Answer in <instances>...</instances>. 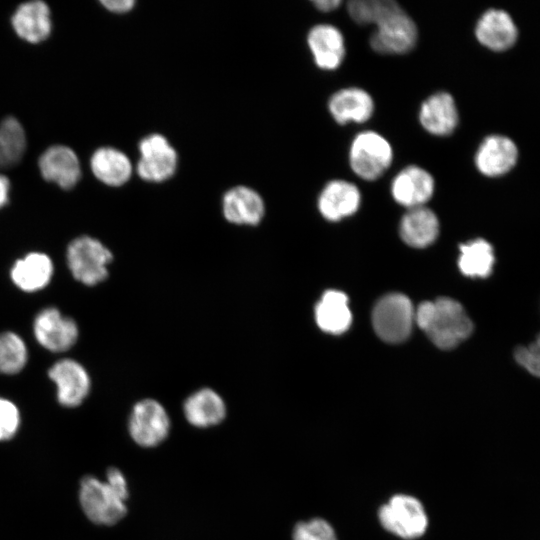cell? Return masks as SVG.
<instances>
[{
	"instance_id": "6da1fadb",
	"label": "cell",
	"mask_w": 540,
	"mask_h": 540,
	"mask_svg": "<svg viewBox=\"0 0 540 540\" xmlns=\"http://www.w3.org/2000/svg\"><path fill=\"white\" fill-rule=\"evenodd\" d=\"M415 321L441 349L456 347L473 330V323L463 306L447 297L421 303L415 311Z\"/></svg>"
},
{
	"instance_id": "7a4b0ae2",
	"label": "cell",
	"mask_w": 540,
	"mask_h": 540,
	"mask_svg": "<svg viewBox=\"0 0 540 540\" xmlns=\"http://www.w3.org/2000/svg\"><path fill=\"white\" fill-rule=\"evenodd\" d=\"M393 154L392 145L383 135L365 130L353 138L348 151V162L359 178L375 181L389 169Z\"/></svg>"
},
{
	"instance_id": "3957f363",
	"label": "cell",
	"mask_w": 540,
	"mask_h": 540,
	"mask_svg": "<svg viewBox=\"0 0 540 540\" xmlns=\"http://www.w3.org/2000/svg\"><path fill=\"white\" fill-rule=\"evenodd\" d=\"M66 259L68 268L77 281L94 286L107 278L112 253L98 239L80 236L68 245Z\"/></svg>"
},
{
	"instance_id": "277c9868",
	"label": "cell",
	"mask_w": 540,
	"mask_h": 540,
	"mask_svg": "<svg viewBox=\"0 0 540 540\" xmlns=\"http://www.w3.org/2000/svg\"><path fill=\"white\" fill-rule=\"evenodd\" d=\"M79 500L87 518L98 525H114L127 514L126 501L106 481L94 476L81 480Z\"/></svg>"
},
{
	"instance_id": "5b68a950",
	"label": "cell",
	"mask_w": 540,
	"mask_h": 540,
	"mask_svg": "<svg viewBox=\"0 0 540 540\" xmlns=\"http://www.w3.org/2000/svg\"><path fill=\"white\" fill-rule=\"evenodd\" d=\"M375 26L369 44L379 54H406L416 46L417 25L401 6L384 16Z\"/></svg>"
},
{
	"instance_id": "8992f818",
	"label": "cell",
	"mask_w": 540,
	"mask_h": 540,
	"mask_svg": "<svg viewBox=\"0 0 540 540\" xmlns=\"http://www.w3.org/2000/svg\"><path fill=\"white\" fill-rule=\"evenodd\" d=\"M414 320L415 311L411 301L399 293L382 297L372 313L376 334L389 343L404 341L411 332Z\"/></svg>"
},
{
	"instance_id": "52a82bcc",
	"label": "cell",
	"mask_w": 540,
	"mask_h": 540,
	"mask_svg": "<svg viewBox=\"0 0 540 540\" xmlns=\"http://www.w3.org/2000/svg\"><path fill=\"white\" fill-rule=\"evenodd\" d=\"M378 515L386 530L404 539L422 536L428 525L423 505L409 495H394L382 505Z\"/></svg>"
},
{
	"instance_id": "ba28073f",
	"label": "cell",
	"mask_w": 540,
	"mask_h": 540,
	"mask_svg": "<svg viewBox=\"0 0 540 540\" xmlns=\"http://www.w3.org/2000/svg\"><path fill=\"white\" fill-rule=\"evenodd\" d=\"M128 430L133 441L139 446L155 447L169 434V416L158 401L141 400L134 405L130 413Z\"/></svg>"
},
{
	"instance_id": "9c48e42d",
	"label": "cell",
	"mask_w": 540,
	"mask_h": 540,
	"mask_svg": "<svg viewBox=\"0 0 540 540\" xmlns=\"http://www.w3.org/2000/svg\"><path fill=\"white\" fill-rule=\"evenodd\" d=\"M33 333L37 342L51 352L69 350L79 336L76 322L55 307H47L36 315Z\"/></svg>"
},
{
	"instance_id": "30bf717a",
	"label": "cell",
	"mask_w": 540,
	"mask_h": 540,
	"mask_svg": "<svg viewBox=\"0 0 540 540\" xmlns=\"http://www.w3.org/2000/svg\"><path fill=\"white\" fill-rule=\"evenodd\" d=\"M57 389L58 402L68 408L79 406L88 396L91 381L87 370L78 361L60 359L48 371Z\"/></svg>"
},
{
	"instance_id": "8fae6325",
	"label": "cell",
	"mask_w": 540,
	"mask_h": 540,
	"mask_svg": "<svg viewBox=\"0 0 540 540\" xmlns=\"http://www.w3.org/2000/svg\"><path fill=\"white\" fill-rule=\"evenodd\" d=\"M141 157L137 171L147 181L159 182L175 172L177 154L168 140L160 134H152L139 143Z\"/></svg>"
},
{
	"instance_id": "7c38bea8",
	"label": "cell",
	"mask_w": 540,
	"mask_h": 540,
	"mask_svg": "<svg viewBox=\"0 0 540 540\" xmlns=\"http://www.w3.org/2000/svg\"><path fill=\"white\" fill-rule=\"evenodd\" d=\"M435 180L432 174L418 165H408L392 179L393 199L408 209L422 207L433 196Z\"/></svg>"
},
{
	"instance_id": "4fadbf2b",
	"label": "cell",
	"mask_w": 540,
	"mask_h": 540,
	"mask_svg": "<svg viewBox=\"0 0 540 540\" xmlns=\"http://www.w3.org/2000/svg\"><path fill=\"white\" fill-rule=\"evenodd\" d=\"M418 119L422 128L433 136L451 135L459 123V112L453 96L446 91L431 94L421 103Z\"/></svg>"
},
{
	"instance_id": "5bb4252c",
	"label": "cell",
	"mask_w": 540,
	"mask_h": 540,
	"mask_svg": "<svg viewBox=\"0 0 540 540\" xmlns=\"http://www.w3.org/2000/svg\"><path fill=\"white\" fill-rule=\"evenodd\" d=\"M307 44L316 66L325 71L336 70L346 55L345 38L334 25L320 23L308 32Z\"/></svg>"
},
{
	"instance_id": "9a60e30c",
	"label": "cell",
	"mask_w": 540,
	"mask_h": 540,
	"mask_svg": "<svg viewBox=\"0 0 540 540\" xmlns=\"http://www.w3.org/2000/svg\"><path fill=\"white\" fill-rule=\"evenodd\" d=\"M39 170L42 177L68 190L73 188L81 177L80 162L76 153L65 145H52L39 157Z\"/></svg>"
},
{
	"instance_id": "2e32d148",
	"label": "cell",
	"mask_w": 540,
	"mask_h": 540,
	"mask_svg": "<svg viewBox=\"0 0 540 540\" xmlns=\"http://www.w3.org/2000/svg\"><path fill=\"white\" fill-rule=\"evenodd\" d=\"M327 106L334 121L340 125L365 123L375 110L372 96L359 87L339 89L330 96Z\"/></svg>"
},
{
	"instance_id": "e0dca14e",
	"label": "cell",
	"mask_w": 540,
	"mask_h": 540,
	"mask_svg": "<svg viewBox=\"0 0 540 540\" xmlns=\"http://www.w3.org/2000/svg\"><path fill=\"white\" fill-rule=\"evenodd\" d=\"M360 204L359 188L354 183L343 179L327 182L317 200L319 212L329 221H339L353 215Z\"/></svg>"
},
{
	"instance_id": "ac0fdd59",
	"label": "cell",
	"mask_w": 540,
	"mask_h": 540,
	"mask_svg": "<svg viewBox=\"0 0 540 540\" xmlns=\"http://www.w3.org/2000/svg\"><path fill=\"white\" fill-rule=\"evenodd\" d=\"M517 158L518 150L511 139L501 135H491L479 145L474 162L481 174L496 177L510 171Z\"/></svg>"
},
{
	"instance_id": "d6986e66",
	"label": "cell",
	"mask_w": 540,
	"mask_h": 540,
	"mask_svg": "<svg viewBox=\"0 0 540 540\" xmlns=\"http://www.w3.org/2000/svg\"><path fill=\"white\" fill-rule=\"evenodd\" d=\"M11 24L23 40L30 43L44 41L52 28L49 6L40 0L22 3L12 15Z\"/></svg>"
},
{
	"instance_id": "ffe728a7",
	"label": "cell",
	"mask_w": 540,
	"mask_h": 540,
	"mask_svg": "<svg viewBox=\"0 0 540 540\" xmlns=\"http://www.w3.org/2000/svg\"><path fill=\"white\" fill-rule=\"evenodd\" d=\"M53 272V262L47 254L30 252L15 261L10 270V277L20 290L33 293L49 284Z\"/></svg>"
},
{
	"instance_id": "44dd1931",
	"label": "cell",
	"mask_w": 540,
	"mask_h": 540,
	"mask_svg": "<svg viewBox=\"0 0 540 540\" xmlns=\"http://www.w3.org/2000/svg\"><path fill=\"white\" fill-rule=\"evenodd\" d=\"M475 36L483 46L494 51H503L516 41L517 29L508 13L489 9L479 18Z\"/></svg>"
},
{
	"instance_id": "7402d4cb",
	"label": "cell",
	"mask_w": 540,
	"mask_h": 540,
	"mask_svg": "<svg viewBox=\"0 0 540 540\" xmlns=\"http://www.w3.org/2000/svg\"><path fill=\"white\" fill-rule=\"evenodd\" d=\"M439 220L429 208L422 206L408 209L399 225V234L409 246L424 248L432 244L439 234Z\"/></svg>"
},
{
	"instance_id": "603a6c76",
	"label": "cell",
	"mask_w": 540,
	"mask_h": 540,
	"mask_svg": "<svg viewBox=\"0 0 540 540\" xmlns=\"http://www.w3.org/2000/svg\"><path fill=\"white\" fill-rule=\"evenodd\" d=\"M223 213L231 223L256 225L264 215V202L256 191L237 186L224 195Z\"/></svg>"
},
{
	"instance_id": "cb8c5ba5",
	"label": "cell",
	"mask_w": 540,
	"mask_h": 540,
	"mask_svg": "<svg viewBox=\"0 0 540 540\" xmlns=\"http://www.w3.org/2000/svg\"><path fill=\"white\" fill-rule=\"evenodd\" d=\"M183 410L187 421L198 428L217 425L226 415L223 399L209 388H203L191 394L186 399Z\"/></svg>"
},
{
	"instance_id": "d4e9b609",
	"label": "cell",
	"mask_w": 540,
	"mask_h": 540,
	"mask_svg": "<svg viewBox=\"0 0 540 540\" xmlns=\"http://www.w3.org/2000/svg\"><path fill=\"white\" fill-rule=\"evenodd\" d=\"M318 326L325 332L341 334L352 321L347 296L339 291H327L315 308Z\"/></svg>"
},
{
	"instance_id": "484cf974",
	"label": "cell",
	"mask_w": 540,
	"mask_h": 540,
	"mask_svg": "<svg viewBox=\"0 0 540 540\" xmlns=\"http://www.w3.org/2000/svg\"><path fill=\"white\" fill-rule=\"evenodd\" d=\"M90 165L96 178L110 186L124 184L132 172L128 157L123 152L111 147L97 149L91 157Z\"/></svg>"
},
{
	"instance_id": "4316f807",
	"label": "cell",
	"mask_w": 540,
	"mask_h": 540,
	"mask_svg": "<svg viewBox=\"0 0 540 540\" xmlns=\"http://www.w3.org/2000/svg\"><path fill=\"white\" fill-rule=\"evenodd\" d=\"M495 263L493 247L484 239H475L460 246L458 265L471 278L488 277Z\"/></svg>"
},
{
	"instance_id": "83f0119b",
	"label": "cell",
	"mask_w": 540,
	"mask_h": 540,
	"mask_svg": "<svg viewBox=\"0 0 540 540\" xmlns=\"http://www.w3.org/2000/svg\"><path fill=\"white\" fill-rule=\"evenodd\" d=\"M26 149V134L22 124L12 116L0 122V168L16 165Z\"/></svg>"
},
{
	"instance_id": "f1b7e54d",
	"label": "cell",
	"mask_w": 540,
	"mask_h": 540,
	"mask_svg": "<svg viewBox=\"0 0 540 540\" xmlns=\"http://www.w3.org/2000/svg\"><path fill=\"white\" fill-rule=\"evenodd\" d=\"M28 350L24 340L15 332L0 333V374L13 375L25 367Z\"/></svg>"
},
{
	"instance_id": "f546056e",
	"label": "cell",
	"mask_w": 540,
	"mask_h": 540,
	"mask_svg": "<svg viewBox=\"0 0 540 540\" xmlns=\"http://www.w3.org/2000/svg\"><path fill=\"white\" fill-rule=\"evenodd\" d=\"M399 6L400 4L393 0H352L347 3V11L355 23L375 25Z\"/></svg>"
},
{
	"instance_id": "4dcf8cb0",
	"label": "cell",
	"mask_w": 540,
	"mask_h": 540,
	"mask_svg": "<svg viewBox=\"0 0 540 540\" xmlns=\"http://www.w3.org/2000/svg\"><path fill=\"white\" fill-rule=\"evenodd\" d=\"M293 540H337V538L331 525L317 518L298 523L293 531Z\"/></svg>"
},
{
	"instance_id": "1f68e13d",
	"label": "cell",
	"mask_w": 540,
	"mask_h": 540,
	"mask_svg": "<svg viewBox=\"0 0 540 540\" xmlns=\"http://www.w3.org/2000/svg\"><path fill=\"white\" fill-rule=\"evenodd\" d=\"M20 425V413L10 400L0 397V441L11 439Z\"/></svg>"
},
{
	"instance_id": "d6a6232c",
	"label": "cell",
	"mask_w": 540,
	"mask_h": 540,
	"mask_svg": "<svg viewBox=\"0 0 540 540\" xmlns=\"http://www.w3.org/2000/svg\"><path fill=\"white\" fill-rule=\"evenodd\" d=\"M514 358L530 374L540 378V334L529 346L517 347Z\"/></svg>"
},
{
	"instance_id": "836d02e7",
	"label": "cell",
	"mask_w": 540,
	"mask_h": 540,
	"mask_svg": "<svg viewBox=\"0 0 540 540\" xmlns=\"http://www.w3.org/2000/svg\"><path fill=\"white\" fill-rule=\"evenodd\" d=\"M106 482L126 501L129 496L128 485L123 473L114 467L107 470Z\"/></svg>"
},
{
	"instance_id": "e575fe53",
	"label": "cell",
	"mask_w": 540,
	"mask_h": 540,
	"mask_svg": "<svg viewBox=\"0 0 540 540\" xmlns=\"http://www.w3.org/2000/svg\"><path fill=\"white\" fill-rule=\"evenodd\" d=\"M102 5L113 12H125L133 7V0H102Z\"/></svg>"
},
{
	"instance_id": "d590c367",
	"label": "cell",
	"mask_w": 540,
	"mask_h": 540,
	"mask_svg": "<svg viewBox=\"0 0 540 540\" xmlns=\"http://www.w3.org/2000/svg\"><path fill=\"white\" fill-rule=\"evenodd\" d=\"M10 182L9 179L0 174V209L7 205L9 201Z\"/></svg>"
},
{
	"instance_id": "8d00e7d4",
	"label": "cell",
	"mask_w": 540,
	"mask_h": 540,
	"mask_svg": "<svg viewBox=\"0 0 540 540\" xmlns=\"http://www.w3.org/2000/svg\"><path fill=\"white\" fill-rule=\"evenodd\" d=\"M315 8L321 12H331L337 9L341 4V0H316L312 2Z\"/></svg>"
}]
</instances>
